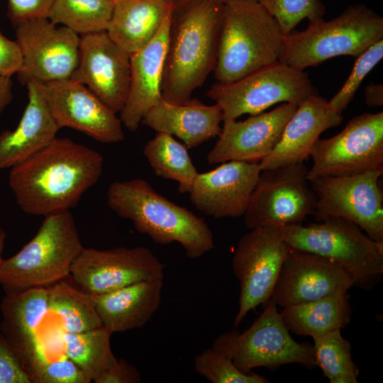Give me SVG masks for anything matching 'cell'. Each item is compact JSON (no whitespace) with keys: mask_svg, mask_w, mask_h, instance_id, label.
Returning a JSON list of instances; mask_svg holds the SVG:
<instances>
[{"mask_svg":"<svg viewBox=\"0 0 383 383\" xmlns=\"http://www.w3.org/2000/svg\"><path fill=\"white\" fill-rule=\"evenodd\" d=\"M23 65V56L16 40H11L0 31V76L11 77Z\"/></svg>","mask_w":383,"mask_h":383,"instance_id":"ab89813d","label":"cell"},{"mask_svg":"<svg viewBox=\"0 0 383 383\" xmlns=\"http://www.w3.org/2000/svg\"><path fill=\"white\" fill-rule=\"evenodd\" d=\"M250 328L218 335L212 347L231 358L244 372L259 367L276 370L298 363L316 366L313 345L296 342L282 321L277 306L271 300Z\"/></svg>","mask_w":383,"mask_h":383,"instance_id":"ba28073f","label":"cell"},{"mask_svg":"<svg viewBox=\"0 0 383 383\" xmlns=\"http://www.w3.org/2000/svg\"><path fill=\"white\" fill-rule=\"evenodd\" d=\"M163 279L145 280L111 292L90 295L102 326L112 333L144 326L160 307Z\"/></svg>","mask_w":383,"mask_h":383,"instance_id":"484cf974","label":"cell"},{"mask_svg":"<svg viewBox=\"0 0 383 383\" xmlns=\"http://www.w3.org/2000/svg\"><path fill=\"white\" fill-rule=\"evenodd\" d=\"M340 331L312 337L316 366L330 383H357L359 369L353 360L350 343Z\"/></svg>","mask_w":383,"mask_h":383,"instance_id":"d6a6232c","label":"cell"},{"mask_svg":"<svg viewBox=\"0 0 383 383\" xmlns=\"http://www.w3.org/2000/svg\"><path fill=\"white\" fill-rule=\"evenodd\" d=\"M101 153L67 138L10 168L9 184L25 213L46 216L70 211L101 176Z\"/></svg>","mask_w":383,"mask_h":383,"instance_id":"6da1fadb","label":"cell"},{"mask_svg":"<svg viewBox=\"0 0 383 383\" xmlns=\"http://www.w3.org/2000/svg\"><path fill=\"white\" fill-rule=\"evenodd\" d=\"M365 99L369 107L377 108L383 105V87L382 84H370L365 87Z\"/></svg>","mask_w":383,"mask_h":383,"instance_id":"b9f144b4","label":"cell"},{"mask_svg":"<svg viewBox=\"0 0 383 383\" xmlns=\"http://www.w3.org/2000/svg\"><path fill=\"white\" fill-rule=\"evenodd\" d=\"M223 120L217 104L208 106L190 99L174 104L162 98L145 113L141 123L157 132L177 136L191 148L218 135Z\"/></svg>","mask_w":383,"mask_h":383,"instance_id":"d4e9b609","label":"cell"},{"mask_svg":"<svg viewBox=\"0 0 383 383\" xmlns=\"http://www.w3.org/2000/svg\"><path fill=\"white\" fill-rule=\"evenodd\" d=\"M348 292L282 308L280 313L287 329L297 335L313 337L341 330L350 322L352 308Z\"/></svg>","mask_w":383,"mask_h":383,"instance_id":"83f0119b","label":"cell"},{"mask_svg":"<svg viewBox=\"0 0 383 383\" xmlns=\"http://www.w3.org/2000/svg\"><path fill=\"white\" fill-rule=\"evenodd\" d=\"M224 3L213 71L216 82L228 84L279 62L285 35L258 0Z\"/></svg>","mask_w":383,"mask_h":383,"instance_id":"277c9868","label":"cell"},{"mask_svg":"<svg viewBox=\"0 0 383 383\" xmlns=\"http://www.w3.org/2000/svg\"><path fill=\"white\" fill-rule=\"evenodd\" d=\"M48 290L49 311L58 317L65 333H80L102 326L90 294L79 287L62 279Z\"/></svg>","mask_w":383,"mask_h":383,"instance_id":"4dcf8cb0","label":"cell"},{"mask_svg":"<svg viewBox=\"0 0 383 383\" xmlns=\"http://www.w3.org/2000/svg\"><path fill=\"white\" fill-rule=\"evenodd\" d=\"M343 120L342 113L333 111L327 99L318 94L309 96L287 123L274 150L259 162L261 170L304 163L321 134Z\"/></svg>","mask_w":383,"mask_h":383,"instance_id":"7402d4cb","label":"cell"},{"mask_svg":"<svg viewBox=\"0 0 383 383\" xmlns=\"http://www.w3.org/2000/svg\"><path fill=\"white\" fill-rule=\"evenodd\" d=\"M6 236V233L5 231L1 227H0V264L3 260L2 252L4 248Z\"/></svg>","mask_w":383,"mask_h":383,"instance_id":"ee69618b","label":"cell"},{"mask_svg":"<svg viewBox=\"0 0 383 383\" xmlns=\"http://www.w3.org/2000/svg\"><path fill=\"white\" fill-rule=\"evenodd\" d=\"M43 88L60 129L71 128L106 143L124 140L121 118L85 85L67 79L43 83Z\"/></svg>","mask_w":383,"mask_h":383,"instance_id":"e0dca14e","label":"cell"},{"mask_svg":"<svg viewBox=\"0 0 383 383\" xmlns=\"http://www.w3.org/2000/svg\"><path fill=\"white\" fill-rule=\"evenodd\" d=\"M111 1H112L114 2V3H116V2H118V1H121V0H111Z\"/></svg>","mask_w":383,"mask_h":383,"instance_id":"f6af8a7d","label":"cell"},{"mask_svg":"<svg viewBox=\"0 0 383 383\" xmlns=\"http://www.w3.org/2000/svg\"><path fill=\"white\" fill-rule=\"evenodd\" d=\"M141 374L124 359L118 360L97 381V383H140Z\"/></svg>","mask_w":383,"mask_h":383,"instance_id":"60d3db41","label":"cell"},{"mask_svg":"<svg viewBox=\"0 0 383 383\" xmlns=\"http://www.w3.org/2000/svg\"><path fill=\"white\" fill-rule=\"evenodd\" d=\"M38 383H90L81 370L67 357L46 362L32 378Z\"/></svg>","mask_w":383,"mask_h":383,"instance_id":"8d00e7d4","label":"cell"},{"mask_svg":"<svg viewBox=\"0 0 383 383\" xmlns=\"http://www.w3.org/2000/svg\"><path fill=\"white\" fill-rule=\"evenodd\" d=\"M171 12L157 33L142 49L130 55L131 83L126 104L120 111L122 124L135 131L145 113L161 99Z\"/></svg>","mask_w":383,"mask_h":383,"instance_id":"603a6c76","label":"cell"},{"mask_svg":"<svg viewBox=\"0 0 383 383\" xmlns=\"http://www.w3.org/2000/svg\"><path fill=\"white\" fill-rule=\"evenodd\" d=\"M259 162L228 161L198 174L189 193L192 204L214 218L243 216L257 182Z\"/></svg>","mask_w":383,"mask_h":383,"instance_id":"ffe728a7","label":"cell"},{"mask_svg":"<svg viewBox=\"0 0 383 383\" xmlns=\"http://www.w3.org/2000/svg\"><path fill=\"white\" fill-rule=\"evenodd\" d=\"M31 379L0 329V383H30Z\"/></svg>","mask_w":383,"mask_h":383,"instance_id":"74e56055","label":"cell"},{"mask_svg":"<svg viewBox=\"0 0 383 383\" xmlns=\"http://www.w3.org/2000/svg\"><path fill=\"white\" fill-rule=\"evenodd\" d=\"M53 0H8L7 16L13 25L38 18H48Z\"/></svg>","mask_w":383,"mask_h":383,"instance_id":"f35d334b","label":"cell"},{"mask_svg":"<svg viewBox=\"0 0 383 383\" xmlns=\"http://www.w3.org/2000/svg\"><path fill=\"white\" fill-rule=\"evenodd\" d=\"M353 286L350 276L330 260L289 249L270 300L284 308L348 292Z\"/></svg>","mask_w":383,"mask_h":383,"instance_id":"ac0fdd59","label":"cell"},{"mask_svg":"<svg viewBox=\"0 0 383 383\" xmlns=\"http://www.w3.org/2000/svg\"><path fill=\"white\" fill-rule=\"evenodd\" d=\"M289 250L282 227L250 229L239 239L232 257L240 288L235 327L250 311L270 301Z\"/></svg>","mask_w":383,"mask_h":383,"instance_id":"7c38bea8","label":"cell"},{"mask_svg":"<svg viewBox=\"0 0 383 383\" xmlns=\"http://www.w3.org/2000/svg\"><path fill=\"white\" fill-rule=\"evenodd\" d=\"M70 79L88 87L113 113H120L129 91L130 55L106 30L82 35L78 65Z\"/></svg>","mask_w":383,"mask_h":383,"instance_id":"2e32d148","label":"cell"},{"mask_svg":"<svg viewBox=\"0 0 383 383\" xmlns=\"http://www.w3.org/2000/svg\"><path fill=\"white\" fill-rule=\"evenodd\" d=\"M317 94L307 73L280 62L228 84H214L207 96L222 109L223 120L255 115L280 103L299 106Z\"/></svg>","mask_w":383,"mask_h":383,"instance_id":"9c48e42d","label":"cell"},{"mask_svg":"<svg viewBox=\"0 0 383 383\" xmlns=\"http://www.w3.org/2000/svg\"><path fill=\"white\" fill-rule=\"evenodd\" d=\"M304 163L262 170L243 214L249 229L301 224L313 215L316 196Z\"/></svg>","mask_w":383,"mask_h":383,"instance_id":"8fae6325","label":"cell"},{"mask_svg":"<svg viewBox=\"0 0 383 383\" xmlns=\"http://www.w3.org/2000/svg\"><path fill=\"white\" fill-rule=\"evenodd\" d=\"M107 204L155 243H178L189 259H197L214 247L213 233L204 218L160 195L143 179L111 184Z\"/></svg>","mask_w":383,"mask_h":383,"instance_id":"3957f363","label":"cell"},{"mask_svg":"<svg viewBox=\"0 0 383 383\" xmlns=\"http://www.w3.org/2000/svg\"><path fill=\"white\" fill-rule=\"evenodd\" d=\"M165 267L146 247L107 250L83 247L70 274L82 290L98 295L145 280L164 279Z\"/></svg>","mask_w":383,"mask_h":383,"instance_id":"5bb4252c","label":"cell"},{"mask_svg":"<svg viewBox=\"0 0 383 383\" xmlns=\"http://www.w3.org/2000/svg\"><path fill=\"white\" fill-rule=\"evenodd\" d=\"M310 157L308 181L383 169V112L353 118L338 134L318 138Z\"/></svg>","mask_w":383,"mask_h":383,"instance_id":"30bf717a","label":"cell"},{"mask_svg":"<svg viewBox=\"0 0 383 383\" xmlns=\"http://www.w3.org/2000/svg\"><path fill=\"white\" fill-rule=\"evenodd\" d=\"M143 153L157 176L177 181L180 193L190 192L199 173L187 148L172 135L157 132L145 145Z\"/></svg>","mask_w":383,"mask_h":383,"instance_id":"f546056e","label":"cell"},{"mask_svg":"<svg viewBox=\"0 0 383 383\" xmlns=\"http://www.w3.org/2000/svg\"><path fill=\"white\" fill-rule=\"evenodd\" d=\"M224 4L222 0H174L161 87L165 101H189L214 70Z\"/></svg>","mask_w":383,"mask_h":383,"instance_id":"7a4b0ae2","label":"cell"},{"mask_svg":"<svg viewBox=\"0 0 383 383\" xmlns=\"http://www.w3.org/2000/svg\"><path fill=\"white\" fill-rule=\"evenodd\" d=\"M111 335L101 326L80 333H65L63 335L66 357L77 365L90 382L97 383L118 360L111 350Z\"/></svg>","mask_w":383,"mask_h":383,"instance_id":"f1b7e54d","label":"cell"},{"mask_svg":"<svg viewBox=\"0 0 383 383\" xmlns=\"http://www.w3.org/2000/svg\"><path fill=\"white\" fill-rule=\"evenodd\" d=\"M297 106L284 103L243 121L224 120L218 139L207 155L209 164L228 161L260 162L275 148Z\"/></svg>","mask_w":383,"mask_h":383,"instance_id":"d6986e66","label":"cell"},{"mask_svg":"<svg viewBox=\"0 0 383 383\" xmlns=\"http://www.w3.org/2000/svg\"><path fill=\"white\" fill-rule=\"evenodd\" d=\"M174 0H121L115 3L106 32L129 55L148 44L171 12Z\"/></svg>","mask_w":383,"mask_h":383,"instance_id":"4316f807","label":"cell"},{"mask_svg":"<svg viewBox=\"0 0 383 383\" xmlns=\"http://www.w3.org/2000/svg\"><path fill=\"white\" fill-rule=\"evenodd\" d=\"M383 57V39L357 57L353 68L340 89L328 101L330 108L342 113L353 99L362 80Z\"/></svg>","mask_w":383,"mask_h":383,"instance_id":"d590c367","label":"cell"},{"mask_svg":"<svg viewBox=\"0 0 383 383\" xmlns=\"http://www.w3.org/2000/svg\"><path fill=\"white\" fill-rule=\"evenodd\" d=\"M382 39V17L355 4L331 20L309 22L304 30L286 35L279 62L304 70L333 57H357Z\"/></svg>","mask_w":383,"mask_h":383,"instance_id":"52a82bcc","label":"cell"},{"mask_svg":"<svg viewBox=\"0 0 383 383\" xmlns=\"http://www.w3.org/2000/svg\"><path fill=\"white\" fill-rule=\"evenodd\" d=\"M278 22L284 35L290 34L304 18H323L326 8L321 0H258Z\"/></svg>","mask_w":383,"mask_h":383,"instance_id":"e575fe53","label":"cell"},{"mask_svg":"<svg viewBox=\"0 0 383 383\" xmlns=\"http://www.w3.org/2000/svg\"><path fill=\"white\" fill-rule=\"evenodd\" d=\"M28 103L18 126L0 133V171L24 161L48 145L60 130L47 104L43 82L26 84Z\"/></svg>","mask_w":383,"mask_h":383,"instance_id":"cb8c5ba5","label":"cell"},{"mask_svg":"<svg viewBox=\"0 0 383 383\" xmlns=\"http://www.w3.org/2000/svg\"><path fill=\"white\" fill-rule=\"evenodd\" d=\"M114 5L111 0H53L48 18L81 35L105 31Z\"/></svg>","mask_w":383,"mask_h":383,"instance_id":"1f68e13d","label":"cell"},{"mask_svg":"<svg viewBox=\"0 0 383 383\" xmlns=\"http://www.w3.org/2000/svg\"><path fill=\"white\" fill-rule=\"evenodd\" d=\"M290 250L326 257L352 278L354 286L370 290L383 277V243L370 238L346 219L328 217L318 223L282 227Z\"/></svg>","mask_w":383,"mask_h":383,"instance_id":"5b68a950","label":"cell"},{"mask_svg":"<svg viewBox=\"0 0 383 383\" xmlns=\"http://www.w3.org/2000/svg\"><path fill=\"white\" fill-rule=\"evenodd\" d=\"M23 56L18 74L26 85L30 79L43 83L70 79L79 62V35L57 27L48 18H33L14 26Z\"/></svg>","mask_w":383,"mask_h":383,"instance_id":"9a60e30c","label":"cell"},{"mask_svg":"<svg viewBox=\"0 0 383 383\" xmlns=\"http://www.w3.org/2000/svg\"><path fill=\"white\" fill-rule=\"evenodd\" d=\"M10 77L0 76V115L13 98Z\"/></svg>","mask_w":383,"mask_h":383,"instance_id":"7bdbcfd3","label":"cell"},{"mask_svg":"<svg viewBox=\"0 0 383 383\" xmlns=\"http://www.w3.org/2000/svg\"><path fill=\"white\" fill-rule=\"evenodd\" d=\"M194 369L212 383H268L269 380L253 372H244L233 360L211 347L194 358Z\"/></svg>","mask_w":383,"mask_h":383,"instance_id":"836d02e7","label":"cell"},{"mask_svg":"<svg viewBox=\"0 0 383 383\" xmlns=\"http://www.w3.org/2000/svg\"><path fill=\"white\" fill-rule=\"evenodd\" d=\"M222 1H223L225 2V1H228V0H222Z\"/></svg>","mask_w":383,"mask_h":383,"instance_id":"bcb514c9","label":"cell"},{"mask_svg":"<svg viewBox=\"0 0 383 383\" xmlns=\"http://www.w3.org/2000/svg\"><path fill=\"white\" fill-rule=\"evenodd\" d=\"M382 174L383 169H378L309 181L316 196V219H346L372 240L383 243V196L379 185Z\"/></svg>","mask_w":383,"mask_h":383,"instance_id":"4fadbf2b","label":"cell"},{"mask_svg":"<svg viewBox=\"0 0 383 383\" xmlns=\"http://www.w3.org/2000/svg\"><path fill=\"white\" fill-rule=\"evenodd\" d=\"M83 246L70 211L45 216L37 233L0 264V284L6 292L48 287L70 274Z\"/></svg>","mask_w":383,"mask_h":383,"instance_id":"8992f818","label":"cell"},{"mask_svg":"<svg viewBox=\"0 0 383 383\" xmlns=\"http://www.w3.org/2000/svg\"><path fill=\"white\" fill-rule=\"evenodd\" d=\"M1 309V331L31 377L47 362L37 338V329L49 311L48 287L8 292ZM29 376V375H28Z\"/></svg>","mask_w":383,"mask_h":383,"instance_id":"44dd1931","label":"cell"}]
</instances>
